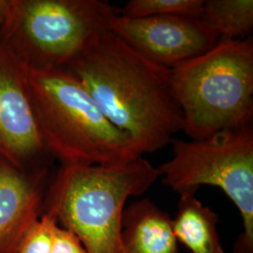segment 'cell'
Wrapping results in <instances>:
<instances>
[{
	"label": "cell",
	"mask_w": 253,
	"mask_h": 253,
	"mask_svg": "<svg viewBox=\"0 0 253 253\" xmlns=\"http://www.w3.org/2000/svg\"><path fill=\"white\" fill-rule=\"evenodd\" d=\"M65 71L142 155L167 146L183 131L171 71L146 59L111 30L95 38Z\"/></svg>",
	"instance_id": "cell-1"
},
{
	"label": "cell",
	"mask_w": 253,
	"mask_h": 253,
	"mask_svg": "<svg viewBox=\"0 0 253 253\" xmlns=\"http://www.w3.org/2000/svg\"><path fill=\"white\" fill-rule=\"evenodd\" d=\"M158 178L157 168L144 157L115 165H61L44 196L43 212L76 235L86 253H124L126 201L143 195Z\"/></svg>",
	"instance_id": "cell-2"
},
{
	"label": "cell",
	"mask_w": 253,
	"mask_h": 253,
	"mask_svg": "<svg viewBox=\"0 0 253 253\" xmlns=\"http://www.w3.org/2000/svg\"><path fill=\"white\" fill-rule=\"evenodd\" d=\"M24 68L42 139L61 165H115L143 157L73 75Z\"/></svg>",
	"instance_id": "cell-3"
},
{
	"label": "cell",
	"mask_w": 253,
	"mask_h": 253,
	"mask_svg": "<svg viewBox=\"0 0 253 253\" xmlns=\"http://www.w3.org/2000/svg\"><path fill=\"white\" fill-rule=\"evenodd\" d=\"M171 82L183 131L191 140L253 124V37L219 40L206 54L172 70Z\"/></svg>",
	"instance_id": "cell-4"
},
{
	"label": "cell",
	"mask_w": 253,
	"mask_h": 253,
	"mask_svg": "<svg viewBox=\"0 0 253 253\" xmlns=\"http://www.w3.org/2000/svg\"><path fill=\"white\" fill-rule=\"evenodd\" d=\"M119 14L101 0H8L0 40L26 68L65 70Z\"/></svg>",
	"instance_id": "cell-5"
},
{
	"label": "cell",
	"mask_w": 253,
	"mask_h": 253,
	"mask_svg": "<svg viewBox=\"0 0 253 253\" xmlns=\"http://www.w3.org/2000/svg\"><path fill=\"white\" fill-rule=\"evenodd\" d=\"M171 145L172 158L157 168L159 178L179 195L196 193L202 186L222 190L242 221L233 253H253V124L201 140L173 138Z\"/></svg>",
	"instance_id": "cell-6"
},
{
	"label": "cell",
	"mask_w": 253,
	"mask_h": 253,
	"mask_svg": "<svg viewBox=\"0 0 253 253\" xmlns=\"http://www.w3.org/2000/svg\"><path fill=\"white\" fill-rule=\"evenodd\" d=\"M110 30L137 53L172 71L214 48L219 38L200 19L115 17Z\"/></svg>",
	"instance_id": "cell-7"
},
{
	"label": "cell",
	"mask_w": 253,
	"mask_h": 253,
	"mask_svg": "<svg viewBox=\"0 0 253 253\" xmlns=\"http://www.w3.org/2000/svg\"><path fill=\"white\" fill-rule=\"evenodd\" d=\"M46 154L25 68L0 40V161L29 171Z\"/></svg>",
	"instance_id": "cell-8"
},
{
	"label": "cell",
	"mask_w": 253,
	"mask_h": 253,
	"mask_svg": "<svg viewBox=\"0 0 253 253\" xmlns=\"http://www.w3.org/2000/svg\"><path fill=\"white\" fill-rule=\"evenodd\" d=\"M45 168L21 170L0 161V253H16L42 216Z\"/></svg>",
	"instance_id": "cell-9"
},
{
	"label": "cell",
	"mask_w": 253,
	"mask_h": 253,
	"mask_svg": "<svg viewBox=\"0 0 253 253\" xmlns=\"http://www.w3.org/2000/svg\"><path fill=\"white\" fill-rule=\"evenodd\" d=\"M121 240L124 253H179L172 217L148 198L124 209Z\"/></svg>",
	"instance_id": "cell-10"
},
{
	"label": "cell",
	"mask_w": 253,
	"mask_h": 253,
	"mask_svg": "<svg viewBox=\"0 0 253 253\" xmlns=\"http://www.w3.org/2000/svg\"><path fill=\"white\" fill-rule=\"evenodd\" d=\"M177 214L172 218L178 243L190 253H224L218 234L217 213L205 206L195 193L181 194Z\"/></svg>",
	"instance_id": "cell-11"
},
{
	"label": "cell",
	"mask_w": 253,
	"mask_h": 253,
	"mask_svg": "<svg viewBox=\"0 0 253 253\" xmlns=\"http://www.w3.org/2000/svg\"><path fill=\"white\" fill-rule=\"evenodd\" d=\"M200 20L219 40L248 38L253 29V1L205 0Z\"/></svg>",
	"instance_id": "cell-12"
},
{
	"label": "cell",
	"mask_w": 253,
	"mask_h": 253,
	"mask_svg": "<svg viewBox=\"0 0 253 253\" xmlns=\"http://www.w3.org/2000/svg\"><path fill=\"white\" fill-rule=\"evenodd\" d=\"M205 0H129L120 9L126 18L179 16L200 19Z\"/></svg>",
	"instance_id": "cell-13"
},
{
	"label": "cell",
	"mask_w": 253,
	"mask_h": 253,
	"mask_svg": "<svg viewBox=\"0 0 253 253\" xmlns=\"http://www.w3.org/2000/svg\"><path fill=\"white\" fill-rule=\"evenodd\" d=\"M57 222L52 215L42 213L27 232L16 253H51L54 228Z\"/></svg>",
	"instance_id": "cell-14"
},
{
	"label": "cell",
	"mask_w": 253,
	"mask_h": 253,
	"mask_svg": "<svg viewBox=\"0 0 253 253\" xmlns=\"http://www.w3.org/2000/svg\"><path fill=\"white\" fill-rule=\"evenodd\" d=\"M51 253H87L76 235L57 224L54 228Z\"/></svg>",
	"instance_id": "cell-15"
}]
</instances>
